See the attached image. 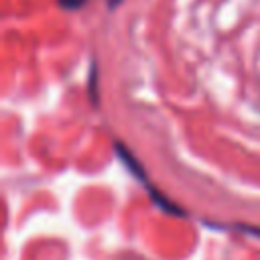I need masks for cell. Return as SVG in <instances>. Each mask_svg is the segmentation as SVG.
<instances>
[{"label": "cell", "instance_id": "2", "mask_svg": "<svg viewBox=\"0 0 260 260\" xmlns=\"http://www.w3.org/2000/svg\"><path fill=\"white\" fill-rule=\"evenodd\" d=\"M57 2H59V6L65 8V10H77V8H81L87 0H57Z\"/></svg>", "mask_w": 260, "mask_h": 260}, {"label": "cell", "instance_id": "1", "mask_svg": "<svg viewBox=\"0 0 260 260\" xmlns=\"http://www.w3.org/2000/svg\"><path fill=\"white\" fill-rule=\"evenodd\" d=\"M95 73H98V67H95V63H91V69H89V98H91L93 104H95V98H98V93H95V85H98Z\"/></svg>", "mask_w": 260, "mask_h": 260}, {"label": "cell", "instance_id": "3", "mask_svg": "<svg viewBox=\"0 0 260 260\" xmlns=\"http://www.w3.org/2000/svg\"><path fill=\"white\" fill-rule=\"evenodd\" d=\"M238 230H242V232H246V234H250V236L260 238V228H252V225H238Z\"/></svg>", "mask_w": 260, "mask_h": 260}, {"label": "cell", "instance_id": "4", "mask_svg": "<svg viewBox=\"0 0 260 260\" xmlns=\"http://www.w3.org/2000/svg\"><path fill=\"white\" fill-rule=\"evenodd\" d=\"M106 4H108V8H116L122 4V0H106Z\"/></svg>", "mask_w": 260, "mask_h": 260}]
</instances>
